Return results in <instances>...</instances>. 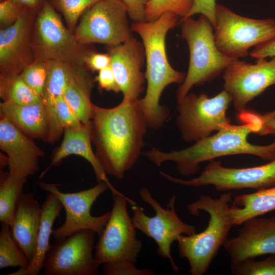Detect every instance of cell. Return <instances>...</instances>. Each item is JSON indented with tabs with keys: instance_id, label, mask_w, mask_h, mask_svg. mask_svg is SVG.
I'll return each instance as SVG.
<instances>
[{
	"instance_id": "6da1fadb",
	"label": "cell",
	"mask_w": 275,
	"mask_h": 275,
	"mask_svg": "<svg viewBox=\"0 0 275 275\" xmlns=\"http://www.w3.org/2000/svg\"><path fill=\"white\" fill-rule=\"evenodd\" d=\"M92 143L106 174L121 179L133 167L144 145L147 124L139 98L112 108L93 104Z\"/></svg>"
},
{
	"instance_id": "7a4b0ae2",
	"label": "cell",
	"mask_w": 275,
	"mask_h": 275,
	"mask_svg": "<svg viewBox=\"0 0 275 275\" xmlns=\"http://www.w3.org/2000/svg\"><path fill=\"white\" fill-rule=\"evenodd\" d=\"M237 117L242 124H227L189 147L163 152L152 147L144 155L158 167L166 161L175 162L179 174L186 177L199 171L201 163L223 156L249 154L268 161L275 158V139L267 145L252 144L248 140L251 133L262 134V114L245 108L237 112Z\"/></svg>"
},
{
	"instance_id": "3957f363",
	"label": "cell",
	"mask_w": 275,
	"mask_h": 275,
	"mask_svg": "<svg viewBox=\"0 0 275 275\" xmlns=\"http://www.w3.org/2000/svg\"><path fill=\"white\" fill-rule=\"evenodd\" d=\"M178 18L166 12L154 20L133 22L131 25L132 32L141 38L144 48L147 89L139 102L147 126L153 130L160 128L170 115L168 108L159 103L164 89L172 84L181 85L186 77L185 73L172 67L166 53L167 34L177 25Z\"/></svg>"
},
{
	"instance_id": "277c9868",
	"label": "cell",
	"mask_w": 275,
	"mask_h": 275,
	"mask_svg": "<svg viewBox=\"0 0 275 275\" xmlns=\"http://www.w3.org/2000/svg\"><path fill=\"white\" fill-rule=\"evenodd\" d=\"M111 215L95 245L94 256L103 264L104 275H153L150 269H138L137 259L142 249L127 205L136 204L122 193L113 195Z\"/></svg>"
},
{
	"instance_id": "5b68a950",
	"label": "cell",
	"mask_w": 275,
	"mask_h": 275,
	"mask_svg": "<svg viewBox=\"0 0 275 275\" xmlns=\"http://www.w3.org/2000/svg\"><path fill=\"white\" fill-rule=\"evenodd\" d=\"M232 200L231 192L222 194L218 198L202 195L187 206L188 212L198 216L201 211L208 214L206 228L191 235H181L177 239L179 255L187 260L191 275H203L228 238L233 226L228 210Z\"/></svg>"
},
{
	"instance_id": "8992f818",
	"label": "cell",
	"mask_w": 275,
	"mask_h": 275,
	"mask_svg": "<svg viewBox=\"0 0 275 275\" xmlns=\"http://www.w3.org/2000/svg\"><path fill=\"white\" fill-rule=\"evenodd\" d=\"M181 37L185 40L189 51L187 73L177 91L180 102L195 86L210 82L224 72L235 59L224 55L215 44L214 27L203 15L197 19H181Z\"/></svg>"
},
{
	"instance_id": "52a82bcc",
	"label": "cell",
	"mask_w": 275,
	"mask_h": 275,
	"mask_svg": "<svg viewBox=\"0 0 275 275\" xmlns=\"http://www.w3.org/2000/svg\"><path fill=\"white\" fill-rule=\"evenodd\" d=\"M32 45L35 60L80 65H85L86 58L94 52L90 45H82L78 41L47 0L36 14Z\"/></svg>"
},
{
	"instance_id": "ba28073f",
	"label": "cell",
	"mask_w": 275,
	"mask_h": 275,
	"mask_svg": "<svg viewBox=\"0 0 275 275\" xmlns=\"http://www.w3.org/2000/svg\"><path fill=\"white\" fill-rule=\"evenodd\" d=\"M214 30L219 51L230 58L239 59L247 56L251 47L275 37V20L243 17L217 5Z\"/></svg>"
},
{
	"instance_id": "9c48e42d",
	"label": "cell",
	"mask_w": 275,
	"mask_h": 275,
	"mask_svg": "<svg viewBox=\"0 0 275 275\" xmlns=\"http://www.w3.org/2000/svg\"><path fill=\"white\" fill-rule=\"evenodd\" d=\"M231 102L225 90L212 97L188 93L177 103L176 125L182 139L187 143L196 142L231 124L226 113Z\"/></svg>"
},
{
	"instance_id": "30bf717a",
	"label": "cell",
	"mask_w": 275,
	"mask_h": 275,
	"mask_svg": "<svg viewBox=\"0 0 275 275\" xmlns=\"http://www.w3.org/2000/svg\"><path fill=\"white\" fill-rule=\"evenodd\" d=\"M139 195L142 200L154 210L155 215L149 216L145 214L144 209L137 204L131 205L132 219L135 228L155 241L158 246L157 253L168 259L173 270L179 272L180 269L175 263L171 254L172 244L181 235H191L197 233L196 227L184 223L177 214L175 207V195L169 199L167 209L163 208L153 198L147 188L141 187Z\"/></svg>"
},
{
	"instance_id": "8fae6325",
	"label": "cell",
	"mask_w": 275,
	"mask_h": 275,
	"mask_svg": "<svg viewBox=\"0 0 275 275\" xmlns=\"http://www.w3.org/2000/svg\"><path fill=\"white\" fill-rule=\"evenodd\" d=\"M127 16L120 0H100L82 13L74 34L82 45L115 46L134 37Z\"/></svg>"
},
{
	"instance_id": "7c38bea8",
	"label": "cell",
	"mask_w": 275,
	"mask_h": 275,
	"mask_svg": "<svg viewBox=\"0 0 275 275\" xmlns=\"http://www.w3.org/2000/svg\"><path fill=\"white\" fill-rule=\"evenodd\" d=\"M161 175L172 183L187 186L212 185L221 191L244 188L259 190L275 186V158L263 165L244 168H227L220 161L212 160L199 176L190 180L178 178L163 172Z\"/></svg>"
},
{
	"instance_id": "4fadbf2b",
	"label": "cell",
	"mask_w": 275,
	"mask_h": 275,
	"mask_svg": "<svg viewBox=\"0 0 275 275\" xmlns=\"http://www.w3.org/2000/svg\"><path fill=\"white\" fill-rule=\"evenodd\" d=\"M96 232L82 229L56 239L41 270L44 275H96L100 264L93 255Z\"/></svg>"
},
{
	"instance_id": "5bb4252c",
	"label": "cell",
	"mask_w": 275,
	"mask_h": 275,
	"mask_svg": "<svg viewBox=\"0 0 275 275\" xmlns=\"http://www.w3.org/2000/svg\"><path fill=\"white\" fill-rule=\"evenodd\" d=\"M59 185L45 182L39 183L42 189L53 194L58 198L65 210L64 223L52 230L53 238H63L82 229L92 230L100 236L109 219L111 211L93 216L90 213V209L98 197L109 188L108 185L100 181L93 187L75 193L62 192L58 187Z\"/></svg>"
},
{
	"instance_id": "9a60e30c",
	"label": "cell",
	"mask_w": 275,
	"mask_h": 275,
	"mask_svg": "<svg viewBox=\"0 0 275 275\" xmlns=\"http://www.w3.org/2000/svg\"><path fill=\"white\" fill-rule=\"evenodd\" d=\"M224 88L231 96L237 112L275 85V57L257 59L255 64L234 60L223 73Z\"/></svg>"
},
{
	"instance_id": "2e32d148",
	"label": "cell",
	"mask_w": 275,
	"mask_h": 275,
	"mask_svg": "<svg viewBox=\"0 0 275 275\" xmlns=\"http://www.w3.org/2000/svg\"><path fill=\"white\" fill-rule=\"evenodd\" d=\"M38 11L27 7L16 22L0 30V75H20L35 60L32 43Z\"/></svg>"
},
{
	"instance_id": "e0dca14e",
	"label": "cell",
	"mask_w": 275,
	"mask_h": 275,
	"mask_svg": "<svg viewBox=\"0 0 275 275\" xmlns=\"http://www.w3.org/2000/svg\"><path fill=\"white\" fill-rule=\"evenodd\" d=\"M241 225L237 235L228 238L223 245L231 265L246 259L275 254V215L252 217Z\"/></svg>"
},
{
	"instance_id": "ac0fdd59",
	"label": "cell",
	"mask_w": 275,
	"mask_h": 275,
	"mask_svg": "<svg viewBox=\"0 0 275 275\" xmlns=\"http://www.w3.org/2000/svg\"><path fill=\"white\" fill-rule=\"evenodd\" d=\"M110 66L124 102L139 98L144 90L145 74L142 72L145 57L144 46L134 37L108 47Z\"/></svg>"
},
{
	"instance_id": "d6986e66",
	"label": "cell",
	"mask_w": 275,
	"mask_h": 275,
	"mask_svg": "<svg viewBox=\"0 0 275 275\" xmlns=\"http://www.w3.org/2000/svg\"><path fill=\"white\" fill-rule=\"evenodd\" d=\"M0 148L9 160V173L27 179L39 169L44 152L9 119L1 115Z\"/></svg>"
},
{
	"instance_id": "ffe728a7",
	"label": "cell",
	"mask_w": 275,
	"mask_h": 275,
	"mask_svg": "<svg viewBox=\"0 0 275 275\" xmlns=\"http://www.w3.org/2000/svg\"><path fill=\"white\" fill-rule=\"evenodd\" d=\"M42 215V206L32 193L20 196L11 225V235L31 262L35 254Z\"/></svg>"
},
{
	"instance_id": "44dd1931",
	"label": "cell",
	"mask_w": 275,
	"mask_h": 275,
	"mask_svg": "<svg viewBox=\"0 0 275 275\" xmlns=\"http://www.w3.org/2000/svg\"><path fill=\"white\" fill-rule=\"evenodd\" d=\"M60 146L55 151L48 167L40 178L52 166L59 165L62 160L71 155L80 156L88 161L93 169L98 182L103 181L108 186L112 195L121 194L110 183L96 154L92 150L90 123L83 124L79 127L66 129Z\"/></svg>"
},
{
	"instance_id": "7402d4cb",
	"label": "cell",
	"mask_w": 275,
	"mask_h": 275,
	"mask_svg": "<svg viewBox=\"0 0 275 275\" xmlns=\"http://www.w3.org/2000/svg\"><path fill=\"white\" fill-rule=\"evenodd\" d=\"M46 64L47 76L42 101L47 109L50 119L49 142L53 143L63 131L56 119V99L63 96L66 88L87 67L57 61H47Z\"/></svg>"
},
{
	"instance_id": "603a6c76",
	"label": "cell",
	"mask_w": 275,
	"mask_h": 275,
	"mask_svg": "<svg viewBox=\"0 0 275 275\" xmlns=\"http://www.w3.org/2000/svg\"><path fill=\"white\" fill-rule=\"evenodd\" d=\"M1 115L9 119L31 139L48 142L50 131L48 112L42 101L26 105L0 103Z\"/></svg>"
},
{
	"instance_id": "cb8c5ba5",
	"label": "cell",
	"mask_w": 275,
	"mask_h": 275,
	"mask_svg": "<svg viewBox=\"0 0 275 275\" xmlns=\"http://www.w3.org/2000/svg\"><path fill=\"white\" fill-rule=\"evenodd\" d=\"M41 206V223L34 257L26 268H19L9 275H38L42 269L46 255L50 247L49 239L52 226L56 219L60 217L63 206L58 198L51 193Z\"/></svg>"
},
{
	"instance_id": "d4e9b609",
	"label": "cell",
	"mask_w": 275,
	"mask_h": 275,
	"mask_svg": "<svg viewBox=\"0 0 275 275\" xmlns=\"http://www.w3.org/2000/svg\"><path fill=\"white\" fill-rule=\"evenodd\" d=\"M275 210V186L250 194L235 195L228 213L233 226Z\"/></svg>"
},
{
	"instance_id": "484cf974",
	"label": "cell",
	"mask_w": 275,
	"mask_h": 275,
	"mask_svg": "<svg viewBox=\"0 0 275 275\" xmlns=\"http://www.w3.org/2000/svg\"><path fill=\"white\" fill-rule=\"evenodd\" d=\"M86 67L70 84L63 96L83 124L90 123L93 103L90 97L94 80Z\"/></svg>"
},
{
	"instance_id": "4316f807",
	"label": "cell",
	"mask_w": 275,
	"mask_h": 275,
	"mask_svg": "<svg viewBox=\"0 0 275 275\" xmlns=\"http://www.w3.org/2000/svg\"><path fill=\"white\" fill-rule=\"evenodd\" d=\"M27 179L8 173L0 185V221L11 225L19 198Z\"/></svg>"
},
{
	"instance_id": "83f0119b",
	"label": "cell",
	"mask_w": 275,
	"mask_h": 275,
	"mask_svg": "<svg viewBox=\"0 0 275 275\" xmlns=\"http://www.w3.org/2000/svg\"><path fill=\"white\" fill-rule=\"evenodd\" d=\"M0 96L3 102L18 105L42 101V98L26 85L20 75H0Z\"/></svg>"
},
{
	"instance_id": "f1b7e54d",
	"label": "cell",
	"mask_w": 275,
	"mask_h": 275,
	"mask_svg": "<svg viewBox=\"0 0 275 275\" xmlns=\"http://www.w3.org/2000/svg\"><path fill=\"white\" fill-rule=\"evenodd\" d=\"M30 262L13 239L10 226L2 223L0 231V268L17 267L25 268Z\"/></svg>"
},
{
	"instance_id": "f546056e",
	"label": "cell",
	"mask_w": 275,
	"mask_h": 275,
	"mask_svg": "<svg viewBox=\"0 0 275 275\" xmlns=\"http://www.w3.org/2000/svg\"><path fill=\"white\" fill-rule=\"evenodd\" d=\"M194 1L149 0L146 7L145 20L146 21L154 20L166 12L183 18L191 9Z\"/></svg>"
},
{
	"instance_id": "4dcf8cb0",
	"label": "cell",
	"mask_w": 275,
	"mask_h": 275,
	"mask_svg": "<svg viewBox=\"0 0 275 275\" xmlns=\"http://www.w3.org/2000/svg\"><path fill=\"white\" fill-rule=\"evenodd\" d=\"M100 0H50V3L64 17L68 28L74 33L82 13Z\"/></svg>"
},
{
	"instance_id": "1f68e13d",
	"label": "cell",
	"mask_w": 275,
	"mask_h": 275,
	"mask_svg": "<svg viewBox=\"0 0 275 275\" xmlns=\"http://www.w3.org/2000/svg\"><path fill=\"white\" fill-rule=\"evenodd\" d=\"M249 258L230 266L235 275H275V254L269 255L265 259L257 261Z\"/></svg>"
},
{
	"instance_id": "d6a6232c",
	"label": "cell",
	"mask_w": 275,
	"mask_h": 275,
	"mask_svg": "<svg viewBox=\"0 0 275 275\" xmlns=\"http://www.w3.org/2000/svg\"><path fill=\"white\" fill-rule=\"evenodd\" d=\"M20 75L26 85L42 98L47 76L46 61L35 60Z\"/></svg>"
},
{
	"instance_id": "836d02e7",
	"label": "cell",
	"mask_w": 275,
	"mask_h": 275,
	"mask_svg": "<svg viewBox=\"0 0 275 275\" xmlns=\"http://www.w3.org/2000/svg\"><path fill=\"white\" fill-rule=\"evenodd\" d=\"M54 111L58 124L63 131L66 129L79 127L82 124L63 96L56 99Z\"/></svg>"
},
{
	"instance_id": "e575fe53",
	"label": "cell",
	"mask_w": 275,
	"mask_h": 275,
	"mask_svg": "<svg viewBox=\"0 0 275 275\" xmlns=\"http://www.w3.org/2000/svg\"><path fill=\"white\" fill-rule=\"evenodd\" d=\"M27 7L12 0L0 3V28L5 29L13 24L20 18Z\"/></svg>"
},
{
	"instance_id": "d590c367",
	"label": "cell",
	"mask_w": 275,
	"mask_h": 275,
	"mask_svg": "<svg viewBox=\"0 0 275 275\" xmlns=\"http://www.w3.org/2000/svg\"><path fill=\"white\" fill-rule=\"evenodd\" d=\"M216 0H194L193 5L187 15L183 19L200 14L207 17L214 26L215 23Z\"/></svg>"
},
{
	"instance_id": "8d00e7d4",
	"label": "cell",
	"mask_w": 275,
	"mask_h": 275,
	"mask_svg": "<svg viewBox=\"0 0 275 275\" xmlns=\"http://www.w3.org/2000/svg\"><path fill=\"white\" fill-rule=\"evenodd\" d=\"M120 1L125 6L128 16L133 22L146 21V7L149 0Z\"/></svg>"
},
{
	"instance_id": "74e56055",
	"label": "cell",
	"mask_w": 275,
	"mask_h": 275,
	"mask_svg": "<svg viewBox=\"0 0 275 275\" xmlns=\"http://www.w3.org/2000/svg\"><path fill=\"white\" fill-rule=\"evenodd\" d=\"M95 80L98 82L99 87L102 89L112 91L115 93L120 92L110 65L99 71Z\"/></svg>"
},
{
	"instance_id": "f35d334b",
	"label": "cell",
	"mask_w": 275,
	"mask_h": 275,
	"mask_svg": "<svg viewBox=\"0 0 275 275\" xmlns=\"http://www.w3.org/2000/svg\"><path fill=\"white\" fill-rule=\"evenodd\" d=\"M110 64L111 58L108 53H101L94 51L89 54L85 60V66L93 71H99L109 66Z\"/></svg>"
},
{
	"instance_id": "ab89813d",
	"label": "cell",
	"mask_w": 275,
	"mask_h": 275,
	"mask_svg": "<svg viewBox=\"0 0 275 275\" xmlns=\"http://www.w3.org/2000/svg\"><path fill=\"white\" fill-rule=\"evenodd\" d=\"M250 55L256 59L275 57V37L255 47Z\"/></svg>"
},
{
	"instance_id": "60d3db41",
	"label": "cell",
	"mask_w": 275,
	"mask_h": 275,
	"mask_svg": "<svg viewBox=\"0 0 275 275\" xmlns=\"http://www.w3.org/2000/svg\"><path fill=\"white\" fill-rule=\"evenodd\" d=\"M264 128L262 135L275 134V109L262 115Z\"/></svg>"
},
{
	"instance_id": "b9f144b4",
	"label": "cell",
	"mask_w": 275,
	"mask_h": 275,
	"mask_svg": "<svg viewBox=\"0 0 275 275\" xmlns=\"http://www.w3.org/2000/svg\"><path fill=\"white\" fill-rule=\"evenodd\" d=\"M31 9L38 11L46 0H12Z\"/></svg>"
}]
</instances>
